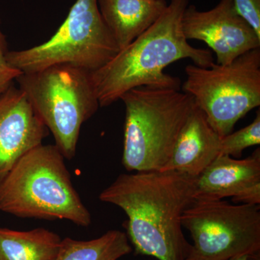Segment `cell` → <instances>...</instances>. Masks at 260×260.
<instances>
[{"label":"cell","instance_id":"obj_2","mask_svg":"<svg viewBox=\"0 0 260 260\" xmlns=\"http://www.w3.org/2000/svg\"><path fill=\"white\" fill-rule=\"evenodd\" d=\"M189 0H171L161 15L143 34L107 64L90 73L99 106L108 107L132 89L149 87L180 90L179 78L164 73L169 65L190 59L197 66L210 68L208 49L191 47L182 30Z\"/></svg>","mask_w":260,"mask_h":260},{"label":"cell","instance_id":"obj_13","mask_svg":"<svg viewBox=\"0 0 260 260\" xmlns=\"http://www.w3.org/2000/svg\"><path fill=\"white\" fill-rule=\"evenodd\" d=\"M104 23L119 50L125 49L159 18L167 0H97Z\"/></svg>","mask_w":260,"mask_h":260},{"label":"cell","instance_id":"obj_8","mask_svg":"<svg viewBox=\"0 0 260 260\" xmlns=\"http://www.w3.org/2000/svg\"><path fill=\"white\" fill-rule=\"evenodd\" d=\"M181 225L193 242L186 260H226L259 253V205L195 200L183 213Z\"/></svg>","mask_w":260,"mask_h":260},{"label":"cell","instance_id":"obj_17","mask_svg":"<svg viewBox=\"0 0 260 260\" xmlns=\"http://www.w3.org/2000/svg\"><path fill=\"white\" fill-rule=\"evenodd\" d=\"M6 39L1 28L0 20V94L13 85V81L22 75L20 70L10 66L7 61L8 52Z\"/></svg>","mask_w":260,"mask_h":260},{"label":"cell","instance_id":"obj_5","mask_svg":"<svg viewBox=\"0 0 260 260\" xmlns=\"http://www.w3.org/2000/svg\"><path fill=\"white\" fill-rule=\"evenodd\" d=\"M16 80L64 158H74L82 125L100 107L90 72L56 64Z\"/></svg>","mask_w":260,"mask_h":260},{"label":"cell","instance_id":"obj_9","mask_svg":"<svg viewBox=\"0 0 260 260\" xmlns=\"http://www.w3.org/2000/svg\"><path fill=\"white\" fill-rule=\"evenodd\" d=\"M182 30L187 40L205 42L216 54L218 64H230L260 48V38L238 13L234 0H220L208 11L189 5L183 16Z\"/></svg>","mask_w":260,"mask_h":260},{"label":"cell","instance_id":"obj_16","mask_svg":"<svg viewBox=\"0 0 260 260\" xmlns=\"http://www.w3.org/2000/svg\"><path fill=\"white\" fill-rule=\"evenodd\" d=\"M260 144V111L249 125L235 133L225 135L220 140V155L237 158L242 157L244 149Z\"/></svg>","mask_w":260,"mask_h":260},{"label":"cell","instance_id":"obj_14","mask_svg":"<svg viewBox=\"0 0 260 260\" xmlns=\"http://www.w3.org/2000/svg\"><path fill=\"white\" fill-rule=\"evenodd\" d=\"M61 242L57 234L43 228L25 232L0 228V260H52Z\"/></svg>","mask_w":260,"mask_h":260},{"label":"cell","instance_id":"obj_1","mask_svg":"<svg viewBox=\"0 0 260 260\" xmlns=\"http://www.w3.org/2000/svg\"><path fill=\"white\" fill-rule=\"evenodd\" d=\"M197 177L173 171L122 174L99 199L124 210L126 237L140 255L186 260L191 244L181 216L195 200Z\"/></svg>","mask_w":260,"mask_h":260},{"label":"cell","instance_id":"obj_18","mask_svg":"<svg viewBox=\"0 0 260 260\" xmlns=\"http://www.w3.org/2000/svg\"><path fill=\"white\" fill-rule=\"evenodd\" d=\"M236 9L260 38V0H234Z\"/></svg>","mask_w":260,"mask_h":260},{"label":"cell","instance_id":"obj_15","mask_svg":"<svg viewBox=\"0 0 260 260\" xmlns=\"http://www.w3.org/2000/svg\"><path fill=\"white\" fill-rule=\"evenodd\" d=\"M133 251L126 233L111 230L90 241L61 239L52 260H118Z\"/></svg>","mask_w":260,"mask_h":260},{"label":"cell","instance_id":"obj_19","mask_svg":"<svg viewBox=\"0 0 260 260\" xmlns=\"http://www.w3.org/2000/svg\"><path fill=\"white\" fill-rule=\"evenodd\" d=\"M226 260H259V253L254 255L244 254V255L237 256Z\"/></svg>","mask_w":260,"mask_h":260},{"label":"cell","instance_id":"obj_12","mask_svg":"<svg viewBox=\"0 0 260 260\" xmlns=\"http://www.w3.org/2000/svg\"><path fill=\"white\" fill-rule=\"evenodd\" d=\"M220 140L195 104L181 128L170 160L161 171L198 177L220 155Z\"/></svg>","mask_w":260,"mask_h":260},{"label":"cell","instance_id":"obj_10","mask_svg":"<svg viewBox=\"0 0 260 260\" xmlns=\"http://www.w3.org/2000/svg\"><path fill=\"white\" fill-rule=\"evenodd\" d=\"M47 135V128L21 89L13 84L0 94V182Z\"/></svg>","mask_w":260,"mask_h":260},{"label":"cell","instance_id":"obj_4","mask_svg":"<svg viewBox=\"0 0 260 260\" xmlns=\"http://www.w3.org/2000/svg\"><path fill=\"white\" fill-rule=\"evenodd\" d=\"M122 164L128 172L161 171L172 157L194 99L180 90L139 87L123 94Z\"/></svg>","mask_w":260,"mask_h":260},{"label":"cell","instance_id":"obj_3","mask_svg":"<svg viewBox=\"0 0 260 260\" xmlns=\"http://www.w3.org/2000/svg\"><path fill=\"white\" fill-rule=\"evenodd\" d=\"M64 160L56 145H39L27 152L0 182V210L19 218L66 220L88 227L91 215Z\"/></svg>","mask_w":260,"mask_h":260},{"label":"cell","instance_id":"obj_6","mask_svg":"<svg viewBox=\"0 0 260 260\" xmlns=\"http://www.w3.org/2000/svg\"><path fill=\"white\" fill-rule=\"evenodd\" d=\"M119 51L104 23L97 0H77L51 39L25 50L8 51L7 61L22 73L62 64L93 73L114 59Z\"/></svg>","mask_w":260,"mask_h":260},{"label":"cell","instance_id":"obj_11","mask_svg":"<svg viewBox=\"0 0 260 260\" xmlns=\"http://www.w3.org/2000/svg\"><path fill=\"white\" fill-rule=\"evenodd\" d=\"M232 198L237 204H260V149L246 158L220 155L196 179L195 200Z\"/></svg>","mask_w":260,"mask_h":260},{"label":"cell","instance_id":"obj_7","mask_svg":"<svg viewBox=\"0 0 260 260\" xmlns=\"http://www.w3.org/2000/svg\"><path fill=\"white\" fill-rule=\"evenodd\" d=\"M183 92L195 104L220 138L232 133L239 119L260 105V48L230 64L210 68L189 64Z\"/></svg>","mask_w":260,"mask_h":260}]
</instances>
